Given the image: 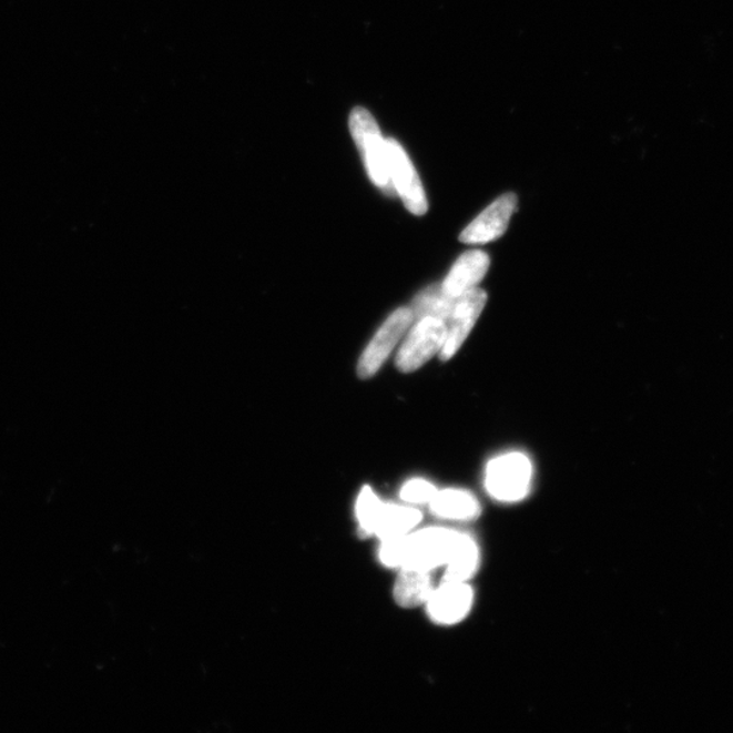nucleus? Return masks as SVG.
Returning a JSON list of instances; mask_svg holds the SVG:
<instances>
[{
	"label": "nucleus",
	"mask_w": 733,
	"mask_h": 733,
	"mask_svg": "<svg viewBox=\"0 0 733 733\" xmlns=\"http://www.w3.org/2000/svg\"><path fill=\"white\" fill-rule=\"evenodd\" d=\"M532 480L531 460L520 452L490 460L485 472V487L495 500L517 502L529 495Z\"/></svg>",
	"instance_id": "2"
},
{
	"label": "nucleus",
	"mask_w": 733,
	"mask_h": 733,
	"mask_svg": "<svg viewBox=\"0 0 733 733\" xmlns=\"http://www.w3.org/2000/svg\"><path fill=\"white\" fill-rule=\"evenodd\" d=\"M457 531L428 527V529L411 531L409 535L408 560L404 568L421 569L432 572L445 567L450 557Z\"/></svg>",
	"instance_id": "6"
},
{
	"label": "nucleus",
	"mask_w": 733,
	"mask_h": 733,
	"mask_svg": "<svg viewBox=\"0 0 733 733\" xmlns=\"http://www.w3.org/2000/svg\"><path fill=\"white\" fill-rule=\"evenodd\" d=\"M409 535L381 539L379 560L387 568L401 569L408 560Z\"/></svg>",
	"instance_id": "17"
},
{
	"label": "nucleus",
	"mask_w": 733,
	"mask_h": 733,
	"mask_svg": "<svg viewBox=\"0 0 733 733\" xmlns=\"http://www.w3.org/2000/svg\"><path fill=\"white\" fill-rule=\"evenodd\" d=\"M423 513L414 507L381 505L374 535L380 539L410 535L421 523Z\"/></svg>",
	"instance_id": "14"
},
{
	"label": "nucleus",
	"mask_w": 733,
	"mask_h": 733,
	"mask_svg": "<svg viewBox=\"0 0 733 733\" xmlns=\"http://www.w3.org/2000/svg\"><path fill=\"white\" fill-rule=\"evenodd\" d=\"M446 340V324L436 318L416 320L396 357L399 371L409 374L439 355Z\"/></svg>",
	"instance_id": "3"
},
{
	"label": "nucleus",
	"mask_w": 733,
	"mask_h": 733,
	"mask_svg": "<svg viewBox=\"0 0 733 733\" xmlns=\"http://www.w3.org/2000/svg\"><path fill=\"white\" fill-rule=\"evenodd\" d=\"M434 591L431 572L415 568H401L394 584V601L405 609L427 603Z\"/></svg>",
	"instance_id": "13"
},
{
	"label": "nucleus",
	"mask_w": 733,
	"mask_h": 733,
	"mask_svg": "<svg viewBox=\"0 0 733 733\" xmlns=\"http://www.w3.org/2000/svg\"><path fill=\"white\" fill-rule=\"evenodd\" d=\"M381 505L378 496L369 487L362 489L356 502V517L359 520L360 530L366 535H374L375 523H377Z\"/></svg>",
	"instance_id": "16"
},
{
	"label": "nucleus",
	"mask_w": 733,
	"mask_h": 733,
	"mask_svg": "<svg viewBox=\"0 0 733 733\" xmlns=\"http://www.w3.org/2000/svg\"><path fill=\"white\" fill-rule=\"evenodd\" d=\"M472 602H475V593L468 583L441 581L438 589H434L426 604L428 615L435 623L451 627L469 615Z\"/></svg>",
	"instance_id": "8"
},
{
	"label": "nucleus",
	"mask_w": 733,
	"mask_h": 733,
	"mask_svg": "<svg viewBox=\"0 0 733 733\" xmlns=\"http://www.w3.org/2000/svg\"><path fill=\"white\" fill-rule=\"evenodd\" d=\"M457 301L458 298H454V296L446 293L441 284H432V286L424 288L416 295L409 308L415 320L436 318L444 320L446 324L457 305Z\"/></svg>",
	"instance_id": "15"
},
{
	"label": "nucleus",
	"mask_w": 733,
	"mask_h": 733,
	"mask_svg": "<svg viewBox=\"0 0 733 733\" xmlns=\"http://www.w3.org/2000/svg\"><path fill=\"white\" fill-rule=\"evenodd\" d=\"M349 125L357 147L365 157L367 172L373 183L387 196H396L397 193L390 179L387 144L381 138L377 121L367 109L356 108L350 114Z\"/></svg>",
	"instance_id": "1"
},
{
	"label": "nucleus",
	"mask_w": 733,
	"mask_h": 733,
	"mask_svg": "<svg viewBox=\"0 0 733 733\" xmlns=\"http://www.w3.org/2000/svg\"><path fill=\"white\" fill-rule=\"evenodd\" d=\"M444 581H460L468 583L480 568V549L468 535L457 531L450 557L445 566Z\"/></svg>",
	"instance_id": "12"
},
{
	"label": "nucleus",
	"mask_w": 733,
	"mask_h": 733,
	"mask_svg": "<svg viewBox=\"0 0 733 733\" xmlns=\"http://www.w3.org/2000/svg\"><path fill=\"white\" fill-rule=\"evenodd\" d=\"M386 144L394 190L403 198L405 207L411 214L417 216L426 215L428 202L419 174H417L415 166L411 165L409 156L406 155L401 144L394 141V139H387Z\"/></svg>",
	"instance_id": "5"
},
{
	"label": "nucleus",
	"mask_w": 733,
	"mask_h": 733,
	"mask_svg": "<svg viewBox=\"0 0 733 733\" xmlns=\"http://www.w3.org/2000/svg\"><path fill=\"white\" fill-rule=\"evenodd\" d=\"M429 507L436 517L457 522L475 520L481 512L480 502L475 496L460 489L438 490Z\"/></svg>",
	"instance_id": "11"
},
{
	"label": "nucleus",
	"mask_w": 733,
	"mask_h": 733,
	"mask_svg": "<svg viewBox=\"0 0 733 733\" xmlns=\"http://www.w3.org/2000/svg\"><path fill=\"white\" fill-rule=\"evenodd\" d=\"M436 493H438V489L434 483L423 480V478H415L404 485L399 496L409 505H429Z\"/></svg>",
	"instance_id": "18"
},
{
	"label": "nucleus",
	"mask_w": 733,
	"mask_h": 733,
	"mask_svg": "<svg viewBox=\"0 0 733 733\" xmlns=\"http://www.w3.org/2000/svg\"><path fill=\"white\" fill-rule=\"evenodd\" d=\"M517 204L518 197L511 192L495 200L464 230L459 241L464 244L481 245L499 240L507 232Z\"/></svg>",
	"instance_id": "9"
},
{
	"label": "nucleus",
	"mask_w": 733,
	"mask_h": 733,
	"mask_svg": "<svg viewBox=\"0 0 733 733\" xmlns=\"http://www.w3.org/2000/svg\"><path fill=\"white\" fill-rule=\"evenodd\" d=\"M414 314L409 307L397 308L385 324L380 326L377 335L367 345L357 366V373L363 379H368L377 374L385 362L389 359L393 349L403 340L405 333L414 324Z\"/></svg>",
	"instance_id": "4"
},
{
	"label": "nucleus",
	"mask_w": 733,
	"mask_h": 733,
	"mask_svg": "<svg viewBox=\"0 0 733 733\" xmlns=\"http://www.w3.org/2000/svg\"><path fill=\"white\" fill-rule=\"evenodd\" d=\"M487 301V293L477 287L459 296L457 305L446 323V340L439 354L441 360H450L462 347L480 318Z\"/></svg>",
	"instance_id": "7"
},
{
	"label": "nucleus",
	"mask_w": 733,
	"mask_h": 733,
	"mask_svg": "<svg viewBox=\"0 0 733 733\" xmlns=\"http://www.w3.org/2000/svg\"><path fill=\"white\" fill-rule=\"evenodd\" d=\"M489 265L490 258L487 253L481 251L466 252L448 272L441 286L448 295L459 298V296L478 286V283L488 274Z\"/></svg>",
	"instance_id": "10"
}]
</instances>
